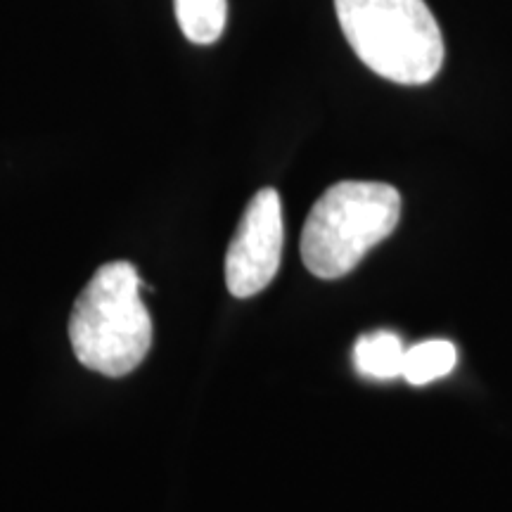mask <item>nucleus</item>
<instances>
[{
    "instance_id": "1",
    "label": "nucleus",
    "mask_w": 512,
    "mask_h": 512,
    "mask_svg": "<svg viewBox=\"0 0 512 512\" xmlns=\"http://www.w3.org/2000/svg\"><path fill=\"white\" fill-rule=\"evenodd\" d=\"M136 266L112 261L83 287L69 318V342L88 370L124 377L133 373L152 344V320L140 299Z\"/></svg>"
},
{
    "instance_id": "2",
    "label": "nucleus",
    "mask_w": 512,
    "mask_h": 512,
    "mask_svg": "<svg viewBox=\"0 0 512 512\" xmlns=\"http://www.w3.org/2000/svg\"><path fill=\"white\" fill-rule=\"evenodd\" d=\"M339 27L370 72L422 86L444 64V36L425 0H335Z\"/></svg>"
},
{
    "instance_id": "3",
    "label": "nucleus",
    "mask_w": 512,
    "mask_h": 512,
    "mask_svg": "<svg viewBox=\"0 0 512 512\" xmlns=\"http://www.w3.org/2000/svg\"><path fill=\"white\" fill-rule=\"evenodd\" d=\"M401 195L387 183L342 181L313 204L302 233V259L316 278L335 280L394 233Z\"/></svg>"
},
{
    "instance_id": "4",
    "label": "nucleus",
    "mask_w": 512,
    "mask_h": 512,
    "mask_svg": "<svg viewBox=\"0 0 512 512\" xmlns=\"http://www.w3.org/2000/svg\"><path fill=\"white\" fill-rule=\"evenodd\" d=\"M283 240V202L278 190H259L247 204L226 254V285L233 297H254L273 283L283 259Z\"/></svg>"
},
{
    "instance_id": "5",
    "label": "nucleus",
    "mask_w": 512,
    "mask_h": 512,
    "mask_svg": "<svg viewBox=\"0 0 512 512\" xmlns=\"http://www.w3.org/2000/svg\"><path fill=\"white\" fill-rule=\"evenodd\" d=\"M406 349L396 332L377 330L358 337L354 344V366L370 380H394L403 373Z\"/></svg>"
},
{
    "instance_id": "6",
    "label": "nucleus",
    "mask_w": 512,
    "mask_h": 512,
    "mask_svg": "<svg viewBox=\"0 0 512 512\" xmlns=\"http://www.w3.org/2000/svg\"><path fill=\"white\" fill-rule=\"evenodd\" d=\"M178 27L195 46H211L223 36L228 0H174Z\"/></svg>"
},
{
    "instance_id": "7",
    "label": "nucleus",
    "mask_w": 512,
    "mask_h": 512,
    "mask_svg": "<svg viewBox=\"0 0 512 512\" xmlns=\"http://www.w3.org/2000/svg\"><path fill=\"white\" fill-rule=\"evenodd\" d=\"M458 351L446 339H427V342L413 344L406 349L401 377L406 382L422 387L434 380H441L456 368Z\"/></svg>"
}]
</instances>
